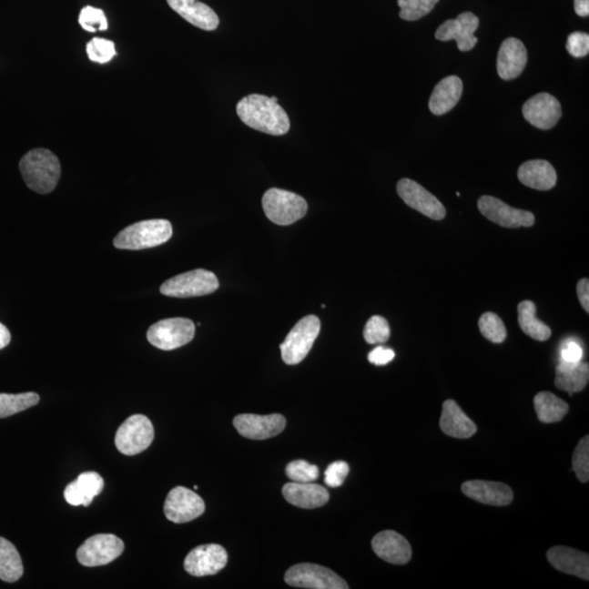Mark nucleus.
Returning <instances> with one entry per match:
<instances>
[{"label":"nucleus","mask_w":589,"mask_h":589,"mask_svg":"<svg viewBox=\"0 0 589 589\" xmlns=\"http://www.w3.org/2000/svg\"><path fill=\"white\" fill-rule=\"evenodd\" d=\"M237 115L250 128L272 136H284L290 128L288 114L271 97L247 96L237 104Z\"/></svg>","instance_id":"1"},{"label":"nucleus","mask_w":589,"mask_h":589,"mask_svg":"<svg viewBox=\"0 0 589 589\" xmlns=\"http://www.w3.org/2000/svg\"><path fill=\"white\" fill-rule=\"evenodd\" d=\"M20 172L31 190L47 195L56 188L62 167L53 152L46 148H36L21 158Z\"/></svg>","instance_id":"2"},{"label":"nucleus","mask_w":589,"mask_h":589,"mask_svg":"<svg viewBox=\"0 0 589 589\" xmlns=\"http://www.w3.org/2000/svg\"><path fill=\"white\" fill-rule=\"evenodd\" d=\"M172 236V224L168 219H148L121 230L115 237L114 246L125 250L148 249L165 244Z\"/></svg>","instance_id":"3"},{"label":"nucleus","mask_w":589,"mask_h":589,"mask_svg":"<svg viewBox=\"0 0 589 589\" xmlns=\"http://www.w3.org/2000/svg\"><path fill=\"white\" fill-rule=\"evenodd\" d=\"M264 213L269 221L286 227L304 218L308 211L304 198L288 190L269 189L262 198Z\"/></svg>","instance_id":"4"},{"label":"nucleus","mask_w":589,"mask_h":589,"mask_svg":"<svg viewBox=\"0 0 589 589\" xmlns=\"http://www.w3.org/2000/svg\"><path fill=\"white\" fill-rule=\"evenodd\" d=\"M321 322L317 316H307L291 329L284 343L280 344V353L286 365H299L310 354L313 343L320 333Z\"/></svg>","instance_id":"5"},{"label":"nucleus","mask_w":589,"mask_h":589,"mask_svg":"<svg viewBox=\"0 0 589 589\" xmlns=\"http://www.w3.org/2000/svg\"><path fill=\"white\" fill-rule=\"evenodd\" d=\"M218 286L216 274L205 269H197L168 279L159 290L164 296L189 299L212 294L218 289Z\"/></svg>","instance_id":"6"},{"label":"nucleus","mask_w":589,"mask_h":589,"mask_svg":"<svg viewBox=\"0 0 589 589\" xmlns=\"http://www.w3.org/2000/svg\"><path fill=\"white\" fill-rule=\"evenodd\" d=\"M195 323L185 318L165 319L147 330V338L154 348L173 350L191 342L195 338Z\"/></svg>","instance_id":"7"},{"label":"nucleus","mask_w":589,"mask_h":589,"mask_svg":"<svg viewBox=\"0 0 589 589\" xmlns=\"http://www.w3.org/2000/svg\"><path fill=\"white\" fill-rule=\"evenodd\" d=\"M154 440L152 422L145 415H134L121 423L115 437L120 453L137 455L150 447Z\"/></svg>","instance_id":"8"},{"label":"nucleus","mask_w":589,"mask_h":589,"mask_svg":"<svg viewBox=\"0 0 589 589\" xmlns=\"http://www.w3.org/2000/svg\"><path fill=\"white\" fill-rule=\"evenodd\" d=\"M285 582L289 586L310 589H349L342 577L324 566L301 564L286 572Z\"/></svg>","instance_id":"9"},{"label":"nucleus","mask_w":589,"mask_h":589,"mask_svg":"<svg viewBox=\"0 0 589 589\" xmlns=\"http://www.w3.org/2000/svg\"><path fill=\"white\" fill-rule=\"evenodd\" d=\"M125 544L112 533H98L81 544L76 552V559L87 568L107 565L113 563L124 553Z\"/></svg>","instance_id":"10"},{"label":"nucleus","mask_w":589,"mask_h":589,"mask_svg":"<svg viewBox=\"0 0 589 589\" xmlns=\"http://www.w3.org/2000/svg\"><path fill=\"white\" fill-rule=\"evenodd\" d=\"M206 504L200 495L185 487L170 490L164 504V513L175 524L194 521L205 513Z\"/></svg>","instance_id":"11"},{"label":"nucleus","mask_w":589,"mask_h":589,"mask_svg":"<svg viewBox=\"0 0 589 589\" xmlns=\"http://www.w3.org/2000/svg\"><path fill=\"white\" fill-rule=\"evenodd\" d=\"M479 211L489 221L506 228H532L535 216L532 212L512 208L492 196H483L478 200Z\"/></svg>","instance_id":"12"},{"label":"nucleus","mask_w":589,"mask_h":589,"mask_svg":"<svg viewBox=\"0 0 589 589\" xmlns=\"http://www.w3.org/2000/svg\"><path fill=\"white\" fill-rule=\"evenodd\" d=\"M398 194L407 206L434 221H442L447 216L442 201L414 180L401 179L398 183Z\"/></svg>","instance_id":"13"},{"label":"nucleus","mask_w":589,"mask_h":589,"mask_svg":"<svg viewBox=\"0 0 589 589\" xmlns=\"http://www.w3.org/2000/svg\"><path fill=\"white\" fill-rule=\"evenodd\" d=\"M228 559L227 550L219 544H202L187 555L184 568L192 576H210L223 570Z\"/></svg>","instance_id":"14"},{"label":"nucleus","mask_w":589,"mask_h":589,"mask_svg":"<svg viewBox=\"0 0 589 589\" xmlns=\"http://www.w3.org/2000/svg\"><path fill=\"white\" fill-rule=\"evenodd\" d=\"M479 26L478 16L472 13H463L458 18L447 20L438 27L436 38L439 41H455L461 52H470L476 46L478 38L475 32Z\"/></svg>","instance_id":"15"},{"label":"nucleus","mask_w":589,"mask_h":589,"mask_svg":"<svg viewBox=\"0 0 589 589\" xmlns=\"http://www.w3.org/2000/svg\"><path fill=\"white\" fill-rule=\"evenodd\" d=\"M522 112L528 123L542 130L553 128L563 117L559 101L549 93H538L531 97L523 106Z\"/></svg>","instance_id":"16"},{"label":"nucleus","mask_w":589,"mask_h":589,"mask_svg":"<svg viewBox=\"0 0 589 589\" xmlns=\"http://www.w3.org/2000/svg\"><path fill=\"white\" fill-rule=\"evenodd\" d=\"M234 426L242 437L266 440L278 436L286 427L285 417L279 414L267 416L242 414L234 418Z\"/></svg>","instance_id":"17"},{"label":"nucleus","mask_w":589,"mask_h":589,"mask_svg":"<svg viewBox=\"0 0 589 589\" xmlns=\"http://www.w3.org/2000/svg\"><path fill=\"white\" fill-rule=\"evenodd\" d=\"M527 64V51L519 38L509 37L501 44L497 57V71L505 81L519 78Z\"/></svg>","instance_id":"18"},{"label":"nucleus","mask_w":589,"mask_h":589,"mask_svg":"<svg viewBox=\"0 0 589 589\" xmlns=\"http://www.w3.org/2000/svg\"><path fill=\"white\" fill-rule=\"evenodd\" d=\"M374 553L392 564H409L411 558V548L407 539L394 531L379 533L372 539Z\"/></svg>","instance_id":"19"},{"label":"nucleus","mask_w":589,"mask_h":589,"mask_svg":"<svg viewBox=\"0 0 589 589\" xmlns=\"http://www.w3.org/2000/svg\"><path fill=\"white\" fill-rule=\"evenodd\" d=\"M462 492L477 503L493 506L509 505L514 498L508 484L497 482H466L462 484Z\"/></svg>","instance_id":"20"},{"label":"nucleus","mask_w":589,"mask_h":589,"mask_svg":"<svg viewBox=\"0 0 589 589\" xmlns=\"http://www.w3.org/2000/svg\"><path fill=\"white\" fill-rule=\"evenodd\" d=\"M169 7L189 24L205 31L218 29L219 19L216 11L199 0H168Z\"/></svg>","instance_id":"21"},{"label":"nucleus","mask_w":589,"mask_h":589,"mask_svg":"<svg viewBox=\"0 0 589 589\" xmlns=\"http://www.w3.org/2000/svg\"><path fill=\"white\" fill-rule=\"evenodd\" d=\"M283 495L290 504L301 509L321 508L328 503V490L312 482H289L283 487Z\"/></svg>","instance_id":"22"},{"label":"nucleus","mask_w":589,"mask_h":589,"mask_svg":"<svg viewBox=\"0 0 589 589\" xmlns=\"http://www.w3.org/2000/svg\"><path fill=\"white\" fill-rule=\"evenodd\" d=\"M547 558L553 566L564 574L589 580V557L579 550L564 546H557L549 550Z\"/></svg>","instance_id":"23"},{"label":"nucleus","mask_w":589,"mask_h":589,"mask_svg":"<svg viewBox=\"0 0 589 589\" xmlns=\"http://www.w3.org/2000/svg\"><path fill=\"white\" fill-rule=\"evenodd\" d=\"M440 428L449 437L469 439L477 432V426L453 400L445 401L440 418Z\"/></svg>","instance_id":"24"},{"label":"nucleus","mask_w":589,"mask_h":589,"mask_svg":"<svg viewBox=\"0 0 589 589\" xmlns=\"http://www.w3.org/2000/svg\"><path fill=\"white\" fill-rule=\"evenodd\" d=\"M103 488L104 481L100 473L86 472L66 487L64 495L70 505L89 506L93 499L103 492Z\"/></svg>","instance_id":"25"},{"label":"nucleus","mask_w":589,"mask_h":589,"mask_svg":"<svg viewBox=\"0 0 589 589\" xmlns=\"http://www.w3.org/2000/svg\"><path fill=\"white\" fill-rule=\"evenodd\" d=\"M517 178L523 185L542 191L553 189L558 179L553 165L544 159H532L522 164Z\"/></svg>","instance_id":"26"},{"label":"nucleus","mask_w":589,"mask_h":589,"mask_svg":"<svg viewBox=\"0 0 589 589\" xmlns=\"http://www.w3.org/2000/svg\"><path fill=\"white\" fill-rule=\"evenodd\" d=\"M462 95H463V82L459 76H449L434 87L429 100V109L436 117H442L458 106Z\"/></svg>","instance_id":"27"},{"label":"nucleus","mask_w":589,"mask_h":589,"mask_svg":"<svg viewBox=\"0 0 589 589\" xmlns=\"http://www.w3.org/2000/svg\"><path fill=\"white\" fill-rule=\"evenodd\" d=\"M588 380L589 366L587 362L569 363L560 361L557 368H555V387L570 393V396L584 390L587 387Z\"/></svg>","instance_id":"28"},{"label":"nucleus","mask_w":589,"mask_h":589,"mask_svg":"<svg viewBox=\"0 0 589 589\" xmlns=\"http://www.w3.org/2000/svg\"><path fill=\"white\" fill-rule=\"evenodd\" d=\"M519 311V324L522 331L533 340L544 342L552 337V329L536 317V305L531 300L520 302L517 307Z\"/></svg>","instance_id":"29"},{"label":"nucleus","mask_w":589,"mask_h":589,"mask_svg":"<svg viewBox=\"0 0 589 589\" xmlns=\"http://www.w3.org/2000/svg\"><path fill=\"white\" fill-rule=\"evenodd\" d=\"M538 420L543 423L559 422L569 412V405L557 395L550 392H541L533 399Z\"/></svg>","instance_id":"30"},{"label":"nucleus","mask_w":589,"mask_h":589,"mask_svg":"<svg viewBox=\"0 0 589 589\" xmlns=\"http://www.w3.org/2000/svg\"><path fill=\"white\" fill-rule=\"evenodd\" d=\"M24 575V564L18 550L13 543L0 537V580L7 583L19 581Z\"/></svg>","instance_id":"31"},{"label":"nucleus","mask_w":589,"mask_h":589,"mask_svg":"<svg viewBox=\"0 0 589 589\" xmlns=\"http://www.w3.org/2000/svg\"><path fill=\"white\" fill-rule=\"evenodd\" d=\"M38 401H40V396L35 392L21 394L0 393V418L18 414V412L37 405Z\"/></svg>","instance_id":"32"},{"label":"nucleus","mask_w":589,"mask_h":589,"mask_svg":"<svg viewBox=\"0 0 589 589\" xmlns=\"http://www.w3.org/2000/svg\"><path fill=\"white\" fill-rule=\"evenodd\" d=\"M478 326L484 339L495 344L503 343L508 335L503 319L493 312L483 313Z\"/></svg>","instance_id":"33"},{"label":"nucleus","mask_w":589,"mask_h":589,"mask_svg":"<svg viewBox=\"0 0 589 589\" xmlns=\"http://www.w3.org/2000/svg\"><path fill=\"white\" fill-rule=\"evenodd\" d=\"M440 0H398L400 18L416 21L431 14Z\"/></svg>","instance_id":"34"},{"label":"nucleus","mask_w":589,"mask_h":589,"mask_svg":"<svg viewBox=\"0 0 589 589\" xmlns=\"http://www.w3.org/2000/svg\"><path fill=\"white\" fill-rule=\"evenodd\" d=\"M391 335L389 322L383 317L373 316L366 323L363 338L368 344H382L388 342Z\"/></svg>","instance_id":"35"},{"label":"nucleus","mask_w":589,"mask_h":589,"mask_svg":"<svg viewBox=\"0 0 589 589\" xmlns=\"http://www.w3.org/2000/svg\"><path fill=\"white\" fill-rule=\"evenodd\" d=\"M86 53L92 62L98 64L111 62L117 54L114 42L98 37L86 44Z\"/></svg>","instance_id":"36"},{"label":"nucleus","mask_w":589,"mask_h":589,"mask_svg":"<svg viewBox=\"0 0 589 589\" xmlns=\"http://www.w3.org/2000/svg\"><path fill=\"white\" fill-rule=\"evenodd\" d=\"M79 24L84 27V30L92 33L106 31L108 27V22L104 11L91 7V5H86V7L81 10Z\"/></svg>","instance_id":"37"},{"label":"nucleus","mask_w":589,"mask_h":589,"mask_svg":"<svg viewBox=\"0 0 589 589\" xmlns=\"http://www.w3.org/2000/svg\"><path fill=\"white\" fill-rule=\"evenodd\" d=\"M286 475L295 482H312L319 477V469L317 465L299 460L291 462L286 467Z\"/></svg>","instance_id":"38"},{"label":"nucleus","mask_w":589,"mask_h":589,"mask_svg":"<svg viewBox=\"0 0 589 589\" xmlns=\"http://www.w3.org/2000/svg\"><path fill=\"white\" fill-rule=\"evenodd\" d=\"M574 471L581 482H587L589 479V438L581 439L574 453Z\"/></svg>","instance_id":"39"},{"label":"nucleus","mask_w":589,"mask_h":589,"mask_svg":"<svg viewBox=\"0 0 589 589\" xmlns=\"http://www.w3.org/2000/svg\"><path fill=\"white\" fill-rule=\"evenodd\" d=\"M349 473L350 466L346 462H334V463L328 466L326 472H324V482L329 487L339 488L342 486Z\"/></svg>","instance_id":"40"},{"label":"nucleus","mask_w":589,"mask_h":589,"mask_svg":"<svg viewBox=\"0 0 589 589\" xmlns=\"http://www.w3.org/2000/svg\"><path fill=\"white\" fill-rule=\"evenodd\" d=\"M571 56L582 58L587 56L589 53V36L584 32H574L568 37L566 42Z\"/></svg>","instance_id":"41"},{"label":"nucleus","mask_w":589,"mask_h":589,"mask_svg":"<svg viewBox=\"0 0 589 589\" xmlns=\"http://www.w3.org/2000/svg\"><path fill=\"white\" fill-rule=\"evenodd\" d=\"M584 351L582 346L574 340H565L560 350V361L575 363L582 361Z\"/></svg>","instance_id":"42"},{"label":"nucleus","mask_w":589,"mask_h":589,"mask_svg":"<svg viewBox=\"0 0 589 589\" xmlns=\"http://www.w3.org/2000/svg\"><path fill=\"white\" fill-rule=\"evenodd\" d=\"M395 353L393 350L383 348V346H378L377 349H374L368 355V361L376 366H384L388 365L389 362L394 360Z\"/></svg>","instance_id":"43"},{"label":"nucleus","mask_w":589,"mask_h":589,"mask_svg":"<svg viewBox=\"0 0 589 589\" xmlns=\"http://www.w3.org/2000/svg\"><path fill=\"white\" fill-rule=\"evenodd\" d=\"M577 296L581 301V305L584 310L589 312V280L588 279H582L577 283Z\"/></svg>","instance_id":"44"},{"label":"nucleus","mask_w":589,"mask_h":589,"mask_svg":"<svg viewBox=\"0 0 589 589\" xmlns=\"http://www.w3.org/2000/svg\"><path fill=\"white\" fill-rule=\"evenodd\" d=\"M574 10L576 15L583 16L589 15V0H574Z\"/></svg>","instance_id":"45"},{"label":"nucleus","mask_w":589,"mask_h":589,"mask_svg":"<svg viewBox=\"0 0 589 589\" xmlns=\"http://www.w3.org/2000/svg\"><path fill=\"white\" fill-rule=\"evenodd\" d=\"M11 335L9 330L0 323V350H3L10 343Z\"/></svg>","instance_id":"46"},{"label":"nucleus","mask_w":589,"mask_h":589,"mask_svg":"<svg viewBox=\"0 0 589 589\" xmlns=\"http://www.w3.org/2000/svg\"><path fill=\"white\" fill-rule=\"evenodd\" d=\"M271 100H272L273 102H277V103L279 102L278 97H275V96H272V97H271Z\"/></svg>","instance_id":"47"}]
</instances>
